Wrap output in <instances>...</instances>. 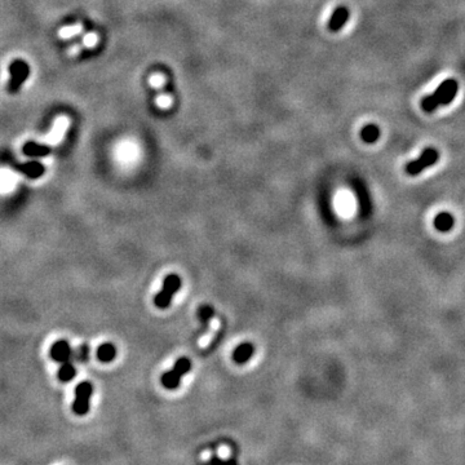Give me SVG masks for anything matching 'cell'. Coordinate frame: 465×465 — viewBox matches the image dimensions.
Segmentation results:
<instances>
[{"mask_svg": "<svg viewBox=\"0 0 465 465\" xmlns=\"http://www.w3.org/2000/svg\"><path fill=\"white\" fill-rule=\"evenodd\" d=\"M190 368H191L190 359L186 358V357H182V358L177 359L176 363L174 364V367H172L170 371H167V372L162 375V378H160L162 385L165 388V389H170V390L177 389V388L180 387V383H181L182 376H185L186 373L190 371Z\"/></svg>", "mask_w": 465, "mask_h": 465, "instance_id": "cell-3", "label": "cell"}, {"mask_svg": "<svg viewBox=\"0 0 465 465\" xmlns=\"http://www.w3.org/2000/svg\"><path fill=\"white\" fill-rule=\"evenodd\" d=\"M22 151L25 155L32 156V158H46L50 155L51 148L44 144H38L34 141H27L23 145Z\"/></svg>", "mask_w": 465, "mask_h": 465, "instance_id": "cell-10", "label": "cell"}, {"mask_svg": "<svg viewBox=\"0 0 465 465\" xmlns=\"http://www.w3.org/2000/svg\"><path fill=\"white\" fill-rule=\"evenodd\" d=\"M380 137V130L375 124H367L361 130V139L366 144H373Z\"/></svg>", "mask_w": 465, "mask_h": 465, "instance_id": "cell-16", "label": "cell"}, {"mask_svg": "<svg viewBox=\"0 0 465 465\" xmlns=\"http://www.w3.org/2000/svg\"><path fill=\"white\" fill-rule=\"evenodd\" d=\"M214 315L215 309L211 305H202V307H199V309H198V319H199L200 323H202L203 326L202 332L207 331L208 326H209V322H211V319L214 318Z\"/></svg>", "mask_w": 465, "mask_h": 465, "instance_id": "cell-15", "label": "cell"}, {"mask_svg": "<svg viewBox=\"0 0 465 465\" xmlns=\"http://www.w3.org/2000/svg\"><path fill=\"white\" fill-rule=\"evenodd\" d=\"M81 31L80 25H75V26H69L65 29L60 30V36L61 38H71L74 35L79 34Z\"/></svg>", "mask_w": 465, "mask_h": 465, "instance_id": "cell-19", "label": "cell"}, {"mask_svg": "<svg viewBox=\"0 0 465 465\" xmlns=\"http://www.w3.org/2000/svg\"><path fill=\"white\" fill-rule=\"evenodd\" d=\"M72 357H75L81 363H86L90 359V347L87 344H81L76 352L72 353Z\"/></svg>", "mask_w": 465, "mask_h": 465, "instance_id": "cell-18", "label": "cell"}, {"mask_svg": "<svg viewBox=\"0 0 465 465\" xmlns=\"http://www.w3.org/2000/svg\"><path fill=\"white\" fill-rule=\"evenodd\" d=\"M439 159V153L433 148H428L420 154V156L415 160H411L406 165V174L410 176H417L419 174H421L422 171L427 168L432 167L433 164H436Z\"/></svg>", "mask_w": 465, "mask_h": 465, "instance_id": "cell-4", "label": "cell"}, {"mask_svg": "<svg viewBox=\"0 0 465 465\" xmlns=\"http://www.w3.org/2000/svg\"><path fill=\"white\" fill-rule=\"evenodd\" d=\"M9 75H11V79H9L8 90L9 92L15 93L20 90L21 86H22V84L25 83V80L29 78V65L22 60H15L9 65Z\"/></svg>", "mask_w": 465, "mask_h": 465, "instance_id": "cell-6", "label": "cell"}, {"mask_svg": "<svg viewBox=\"0 0 465 465\" xmlns=\"http://www.w3.org/2000/svg\"><path fill=\"white\" fill-rule=\"evenodd\" d=\"M459 84L454 79H447L439 84L438 88L432 95L421 100V109L427 113H432L439 106H446L456 97Z\"/></svg>", "mask_w": 465, "mask_h": 465, "instance_id": "cell-1", "label": "cell"}, {"mask_svg": "<svg viewBox=\"0 0 465 465\" xmlns=\"http://www.w3.org/2000/svg\"><path fill=\"white\" fill-rule=\"evenodd\" d=\"M16 170H17L20 174L25 175L27 179H32V180L39 179V177L43 176L44 172H46V167H44L41 163L36 162V160L22 163V164L17 165Z\"/></svg>", "mask_w": 465, "mask_h": 465, "instance_id": "cell-9", "label": "cell"}, {"mask_svg": "<svg viewBox=\"0 0 465 465\" xmlns=\"http://www.w3.org/2000/svg\"><path fill=\"white\" fill-rule=\"evenodd\" d=\"M57 376H58V380L62 383L71 382L72 378L76 376L75 366L71 363V361L65 362V363H61V367L58 368Z\"/></svg>", "mask_w": 465, "mask_h": 465, "instance_id": "cell-14", "label": "cell"}, {"mask_svg": "<svg viewBox=\"0 0 465 465\" xmlns=\"http://www.w3.org/2000/svg\"><path fill=\"white\" fill-rule=\"evenodd\" d=\"M455 224L454 216L448 212H441L434 217V228L438 231H448Z\"/></svg>", "mask_w": 465, "mask_h": 465, "instance_id": "cell-12", "label": "cell"}, {"mask_svg": "<svg viewBox=\"0 0 465 465\" xmlns=\"http://www.w3.org/2000/svg\"><path fill=\"white\" fill-rule=\"evenodd\" d=\"M92 394L93 385L91 382H81L75 388V399L72 402V411L75 415H87L90 411V401Z\"/></svg>", "mask_w": 465, "mask_h": 465, "instance_id": "cell-5", "label": "cell"}, {"mask_svg": "<svg viewBox=\"0 0 465 465\" xmlns=\"http://www.w3.org/2000/svg\"><path fill=\"white\" fill-rule=\"evenodd\" d=\"M72 349L70 347L67 340H58L51 347L50 357L57 363H65V362L71 361L72 358Z\"/></svg>", "mask_w": 465, "mask_h": 465, "instance_id": "cell-7", "label": "cell"}, {"mask_svg": "<svg viewBox=\"0 0 465 465\" xmlns=\"http://www.w3.org/2000/svg\"><path fill=\"white\" fill-rule=\"evenodd\" d=\"M348 18H349V11L347 7L339 6L336 7L335 11L332 12V15L329 17L328 21V29L329 31L337 32L339 30H341L345 26Z\"/></svg>", "mask_w": 465, "mask_h": 465, "instance_id": "cell-8", "label": "cell"}, {"mask_svg": "<svg viewBox=\"0 0 465 465\" xmlns=\"http://www.w3.org/2000/svg\"><path fill=\"white\" fill-rule=\"evenodd\" d=\"M67 124H69V120L66 118H60L57 119L56 121L55 127H53L52 132L50 133V136H48V141L50 142H57L60 141L61 137L64 136L65 131H66Z\"/></svg>", "mask_w": 465, "mask_h": 465, "instance_id": "cell-17", "label": "cell"}, {"mask_svg": "<svg viewBox=\"0 0 465 465\" xmlns=\"http://www.w3.org/2000/svg\"><path fill=\"white\" fill-rule=\"evenodd\" d=\"M116 357V348L115 345L111 343H105V344L100 345L97 349V358L102 362V363H110L111 361H114Z\"/></svg>", "mask_w": 465, "mask_h": 465, "instance_id": "cell-13", "label": "cell"}, {"mask_svg": "<svg viewBox=\"0 0 465 465\" xmlns=\"http://www.w3.org/2000/svg\"><path fill=\"white\" fill-rule=\"evenodd\" d=\"M97 43V35L96 34H88L84 38V46L86 47H93Z\"/></svg>", "mask_w": 465, "mask_h": 465, "instance_id": "cell-21", "label": "cell"}, {"mask_svg": "<svg viewBox=\"0 0 465 465\" xmlns=\"http://www.w3.org/2000/svg\"><path fill=\"white\" fill-rule=\"evenodd\" d=\"M209 457H211V451H204V452H203V455H202V459L203 460H208Z\"/></svg>", "mask_w": 465, "mask_h": 465, "instance_id": "cell-22", "label": "cell"}, {"mask_svg": "<svg viewBox=\"0 0 465 465\" xmlns=\"http://www.w3.org/2000/svg\"><path fill=\"white\" fill-rule=\"evenodd\" d=\"M255 353V347L251 343H242L238 345L233 352V359L235 363L238 364H244L252 358Z\"/></svg>", "mask_w": 465, "mask_h": 465, "instance_id": "cell-11", "label": "cell"}, {"mask_svg": "<svg viewBox=\"0 0 465 465\" xmlns=\"http://www.w3.org/2000/svg\"><path fill=\"white\" fill-rule=\"evenodd\" d=\"M230 455H231V448L226 445L220 446L219 450H217V456H219L220 459L228 460L229 457H230Z\"/></svg>", "mask_w": 465, "mask_h": 465, "instance_id": "cell-20", "label": "cell"}, {"mask_svg": "<svg viewBox=\"0 0 465 465\" xmlns=\"http://www.w3.org/2000/svg\"><path fill=\"white\" fill-rule=\"evenodd\" d=\"M181 288V278L177 274H170L163 280L162 289L154 298V304L159 309H167L172 303V299Z\"/></svg>", "mask_w": 465, "mask_h": 465, "instance_id": "cell-2", "label": "cell"}]
</instances>
